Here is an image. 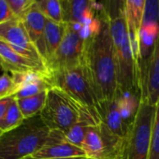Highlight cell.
<instances>
[{
  "label": "cell",
  "mask_w": 159,
  "mask_h": 159,
  "mask_svg": "<svg viewBox=\"0 0 159 159\" xmlns=\"http://www.w3.org/2000/svg\"><path fill=\"white\" fill-rule=\"evenodd\" d=\"M98 33L84 40V65L98 100V104L116 98L118 94L117 66L110 21L102 13Z\"/></svg>",
  "instance_id": "cell-1"
},
{
  "label": "cell",
  "mask_w": 159,
  "mask_h": 159,
  "mask_svg": "<svg viewBox=\"0 0 159 159\" xmlns=\"http://www.w3.org/2000/svg\"><path fill=\"white\" fill-rule=\"evenodd\" d=\"M51 129L39 114L0 134V159H26L47 141Z\"/></svg>",
  "instance_id": "cell-2"
},
{
  "label": "cell",
  "mask_w": 159,
  "mask_h": 159,
  "mask_svg": "<svg viewBox=\"0 0 159 159\" xmlns=\"http://www.w3.org/2000/svg\"><path fill=\"white\" fill-rule=\"evenodd\" d=\"M110 28L117 66L118 94L139 93V65L133 54L125 14L110 21Z\"/></svg>",
  "instance_id": "cell-3"
},
{
  "label": "cell",
  "mask_w": 159,
  "mask_h": 159,
  "mask_svg": "<svg viewBox=\"0 0 159 159\" xmlns=\"http://www.w3.org/2000/svg\"><path fill=\"white\" fill-rule=\"evenodd\" d=\"M88 110L90 109L82 105L62 89L52 86L47 92L46 102L39 115L51 130H60L66 134Z\"/></svg>",
  "instance_id": "cell-4"
},
{
  "label": "cell",
  "mask_w": 159,
  "mask_h": 159,
  "mask_svg": "<svg viewBox=\"0 0 159 159\" xmlns=\"http://www.w3.org/2000/svg\"><path fill=\"white\" fill-rule=\"evenodd\" d=\"M50 82L82 105L98 111V100L84 64L51 73Z\"/></svg>",
  "instance_id": "cell-5"
},
{
  "label": "cell",
  "mask_w": 159,
  "mask_h": 159,
  "mask_svg": "<svg viewBox=\"0 0 159 159\" xmlns=\"http://www.w3.org/2000/svg\"><path fill=\"white\" fill-rule=\"evenodd\" d=\"M154 113V106L139 99L137 114L130 125L126 138L125 159H149Z\"/></svg>",
  "instance_id": "cell-6"
},
{
  "label": "cell",
  "mask_w": 159,
  "mask_h": 159,
  "mask_svg": "<svg viewBox=\"0 0 159 159\" xmlns=\"http://www.w3.org/2000/svg\"><path fill=\"white\" fill-rule=\"evenodd\" d=\"M126 139L114 134L103 122L90 127L82 144L86 158L124 159Z\"/></svg>",
  "instance_id": "cell-7"
},
{
  "label": "cell",
  "mask_w": 159,
  "mask_h": 159,
  "mask_svg": "<svg viewBox=\"0 0 159 159\" xmlns=\"http://www.w3.org/2000/svg\"><path fill=\"white\" fill-rule=\"evenodd\" d=\"M84 47V40L80 36L79 31L66 24L65 37L47 66L50 75L52 72L71 68L83 64Z\"/></svg>",
  "instance_id": "cell-8"
},
{
  "label": "cell",
  "mask_w": 159,
  "mask_h": 159,
  "mask_svg": "<svg viewBox=\"0 0 159 159\" xmlns=\"http://www.w3.org/2000/svg\"><path fill=\"white\" fill-rule=\"evenodd\" d=\"M139 99L156 106L159 101V36L148 57L139 66Z\"/></svg>",
  "instance_id": "cell-9"
},
{
  "label": "cell",
  "mask_w": 159,
  "mask_h": 159,
  "mask_svg": "<svg viewBox=\"0 0 159 159\" xmlns=\"http://www.w3.org/2000/svg\"><path fill=\"white\" fill-rule=\"evenodd\" d=\"M0 39L19 53L45 65L39 52L32 42L21 18L15 17L0 24Z\"/></svg>",
  "instance_id": "cell-10"
},
{
  "label": "cell",
  "mask_w": 159,
  "mask_h": 159,
  "mask_svg": "<svg viewBox=\"0 0 159 159\" xmlns=\"http://www.w3.org/2000/svg\"><path fill=\"white\" fill-rule=\"evenodd\" d=\"M0 66L5 72H11V74L38 72L50 76L44 64L19 53L1 39H0Z\"/></svg>",
  "instance_id": "cell-11"
},
{
  "label": "cell",
  "mask_w": 159,
  "mask_h": 159,
  "mask_svg": "<svg viewBox=\"0 0 159 159\" xmlns=\"http://www.w3.org/2000/svg\"><path fill=\"white\" fill-rule=\"evenodd\" d=\"M86 157L84 150L72 144L60 130H51L45 144L30 158Z\"/></svg>",
  "instance_id": "cell-12"
},
{
  "label": "cell",
  "mask_w": 159,
  "mask_h": 159,
  "mask_svg": "<svg viewBox=\"0 0 159 159\" xmlns=\"http://www.w3.org/2000/svg\"><path fill=\"white\" fill-rule=\"evenodd\" d=\"M64 23L71 25H90L102 11L95 0H63Z\"/></svg>",
  "instance_id": "cell-13"
},
{
  "label": "cell",
  "mask_w": 159,
  "mask_h": 159,
  "mask_svg": "<svg viewBox=\"0 0 159 159\" xmlns=\"http://www.w3.org/2000/svg\"><path fill=\"white\" fill-rule=\"evenodd\" d=\"M146 0H125V17L127 24L131 48L137 63L140 66L139 31L142 25Z\"/></svg>",
  "instance_id": "cell-14"
},
{
  "label": "cell",
  "mask_w": 159,
  "mask_h": 159,
  "mask_svg": "<svg viewBox=\"0 0 159 159\" xmlns=\"http://www.w3.org/2000/svg\"><path fill=\"white\" fill-rule=\"evenodd\" d=\"M15 83L19 87L15 98H25L48 91L52 85L50 82V76L38 73H15L12 74Z\"/></svg>",
  "instance_id": "cell-15"
},
{
  "label": "cell",
  "mask_w": 159,
  "mask_h": 159,
  "mask_svg": "<svg viewBox=\"0 0 159 159\" xmlns=\"http://www.w3.org/2000/svg\"><path fill=\"white\" fill-rule=\"evenodd\" d=\"M24 25L32 40L39 52L45 63V45H44V32L46 25V17L34 5L21 17ZM46 66V65H45Z\"/></svg>",
  "instance_id": "cell-16"
},
{
  "label": "cell",
  "mask_w": 159,
  "mask_h": 159,
  "mask_svg": "<svg viewBox=\"0 0 159 159\" xmlns=\"http://www.w3.org/2000/svg\"><path fill=\"white\" fill-rule=\"evenodd\" d=\"M98 111L101 121L118 137L126 139L130 125L123 118L116 99L104 101L98 104Z\"/></svg>",
  "instance_id": "cell-17"
},
{
  "label": "cell",
  "mask_w": 159,
  "mask_h": 159,
  "mask_svg": "<svg viewBox=\"0 0 159 159\" xmlns=\"http://www.w3.org/2000/svg\"><path fill=\"white\" fill-rule=\"evenodd\" d=\"M66 30V23H56L51 20L46 21L44 32V45H45V65L46 67L53 57L55 52L60 46ZM48 69V68H47Z\"/></svg>",
  "instance_id": "cell-18"
},
{
  "label": "cell",
  "mask_w": 159,
  "mask_h": 159,
  "mask_svg": "<svg viewBox=\"0 0 159 159\" xmlns=\"http://www.w3.org/2000/svg\"><path fill=\"white\" fill-rule=\"evenodd\" d=\"M47 92L48 91H45L25 98H16L18 106L25 119H29L40 114L46 102Z\"/></svg>",
  "instance_id": "cell-19"
},
{
  "label": "cell",
  "mask_w": 159,
  "mask_h": 159,
  "mask_svg": "<svg viewBox=\"0 0 159 159\" xmlns=\"http://www.w3.org/2000/svg\"><path fill=\"white\" fill-rule=\"evenodd\" d=\"M115 99L123 118L131 125L139 109V98H137L136 93H124L117 94Z\"/></svg>",
  "instance_id": "cell-20"
},
{
  "label": "cell",
  "mask_w": 159,
  "mask_h": 159,
  "mask_svg": "<svg viewBox=\"0 0 159 159\" xmlns=\"http://www.w3.org/2000/svg\"><path fill=\"white\" fill-rule=\"evenodd\" d=\"M35 5L46 19L56 23H64V11L61 0H46Z\"/></svg>",
  "instance_id": "cell-21"
},
{
  "label": "cell",
  "mask_w": 159,
  "mask_h": 159,
  "mask_svg": "<svg viewBox=\"0 0 159 159\" xmlns=\"http://www.w3.org/2000/svg\"><path fill=\"white\" fill-rule=\"evenodd\" d=\"M25 120V119L18 106L17 100H16V98H14V100L11 102L7 113L5 115V118H4L1 127H0V130L2 132L10 131V130L19 126L20 125H22Z\"/></svg>",
  "instance_id": "cell-22"
},
{
  "label": "cell",
  "mask_w": 159,
  "mask_h": 159,
  "mask_svg": "<svg viewBox=\"0 0 159 159\" xmlns=\"http://www.w3.org/2000/svg\"><path fill=\"white\" fill-rule=\"evenodd\" d=\"M101 13L109 21L117 19L125 14V0H100Z\"/></svg>",
  "instance_id": "cell-23"
},
{
  "label": "cell",
  "mask_w": 159,
  "mask_h": 159,
  "mask_svg": "<svg viewBox=\"0 0 159 159\" xmlns=\"http://www.w3.org/2000/svg\"><path fill=\"white\" fill-rule=\"evenodd\" d=\"M159 27V0H146L141 27Z\"/></svg>",
  "instance_id": "cell-24"
},
{
  "label": "cell",
  "mask_w": 159,
  "mask_h": 159,
  "mask_svg": "<svg viewBox=\"0 0 159 159\" xmlns=\"http://www.w3.org/2000/svg\"><path fill=\"white\" fill-rule=\"evenodd\" d=\"M149 159H159V101L155 106V113L151 134Z\"/></svg>",
  "instance_id": "cell-25"
},
{
  "label": "cell",
  "mask_w": 159,
  "mask_h": 159,
  "mask_svg": "<svg viewBox=\"0 0 159 159\" xmlns=\"http://www.w3.org/2000/svg\"><path fill=\"white\" fill-rule=\"evenodd\" d=\"M18 91L19 87L12 76H10L7 72L0 76V99L15 97Z\"/></svg>",
  "instance_id": "cell-26"
},
{
  "label": "cell",
  "mask_w": 159,
  "mask_h": 159,
  "mask_svg": "<svg viewBox=\"0 0 159 159\" xmlns=\"http://www.w3.org/2000/svg\"><path fill=\"white\" fill-rule=\"evenodd\" d=\"M14 15L21 18L29 9L35 5V0H7Z\"/></svg>",
  "instance_id": "cell-27"
},
{
  "label": "cell",
  "mask_w": 159,
  "mask_h": 159,
  "mask_svg": "<svg viewBox=\"0 0 159 159\" xmlns=\"http://www.w3.org/2000/svg\"><path fill=\"white\" fill-rule=\"evenodd\" d=\"M12 10L11 9L7 0H0V24L15 18Z\"/></svg>",
  "instance_id": "cell-28"
},
{
  "label": "cell",
  "mask_w": 159,
  "mask_h": 159,
  "mask_svg": "<svg viewBox=\"0 0 159 159\" xmlns=\"http://www.w3.org/2000/svg\"><path fill=\"white\" fill-rule=\"evenodd\" d=\"M15 97H11V98H6L3 99H0V127L2 125V123L4 121L5 115L11 104V102L14 100Z\"/></svg>",
  "instance_id": "cell-29"
},
{
  "label": "cell",
  "mask_w": 159,
  "mask_h": 159,
  "mask_svg": "<svg viewBox=\"0 0 159 159\" xmlns=\"http://www.w3.org/2000/svg\"><path fill=\"white\" fill-rule=\"evenodd\" d=\"M26 159H37V158H26ZM39 159H86V157H69V158H39Z\"/></svg>",
  "instance_id": "cell-30"
},
{
  "label": "cell",
  "mask_w": 159,
  "mask_h": 159,
  "mask_svg": "<svg viewBox=\"0 0 159 159\" xmlns=\"http://www.w3.org/2000/svg\"><path fill=\"white\" fill-rule=\"evenodd\" d=\"M44 1H46V0H35V4H39V3L44 2Z\"/></svg>",
  "instance_id": "cell-31"
},
{
  "label": "cell",
  "mask_w": 159,
  "mask_h": 159,
  "mask_svg": "<svg viewBox=\"0 0 159 159\" xmlns=\"http://www.w3.org/2000/svg\"><path fill=\"white\" fill-rule=\"evenodd\" d=\"M1 133H2V131H1V130H0V134H1Z\"/></svg>",
  "instance_id": "cell-32"
},
{
  "label": "cell",
  "mask_w": 159,
  "mask_h": 159,
  "mask_svg": "<svg viewBox=\"0 0 159 159\" xmlns=\"http://www.w3.org/2000/svg\"><path fill=\"white\" fill-rule=\"evenodd\" d=\"M86 159H90V158H86Z\"/></svg>",
  "instance_id": "cell-33"
},
{
  "label": "cell",
  "mask_w": 159,
  "mask_h": 159,
  "mask_svg": "<svg viewBox=\"0 0 159 159\" xmlns=\"http://www.w3.org/2000/svg\"><path fill=\"white\" fill-rule=\"evenodd\" d=\"M61 1H63V0H61Z\"/></svg>",
  "instance_id": "cell-34"
},
{
  "label": "cell",
  "mask_w": 159,
  "mask_h": 159,
  "mask_svg": "<svg viewBox=\"0 0 159 159\" xmlns=\"http://www.w3.org/2000/svg\"><path fill=\"white\" fill-rule=\"evenodd\" d=\"M95 1H97V0H95Z\"/></svg>",
  "instance_id": "cell-35"
},
{
  "label": "cell",
  "mask_w": 159,
  "mask_h": 159,
  "mask_svg": "<svg viewBox=\"0 0 159 159\" xmlns=\"http://www.w3.org/2000/svg\"><path fill=\"white\" fill-rule=\"evenodd\" d=\"M124 159H125V158H124Z\"/></svg>",
  "instance_id": "cell-36"
}]
</instances>
